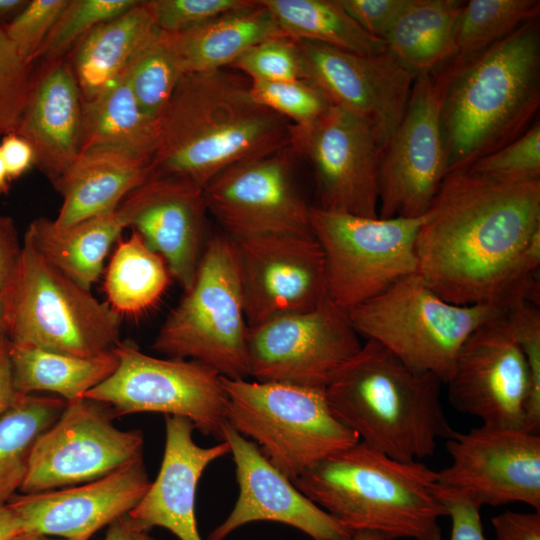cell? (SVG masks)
<instances>
[{
    "label": "cell",
    "mask_w": 540,
    "mask_h": 540,
    "mask_svg": "<svg viewBox=\"0 0 540 540\" xmlns=\"http://www.w3.org/2000/svg\"><path fill=\"white\" fill-rule=\"evenodd\" d=\"M150 483L143 459H139L82 485L21 493L8 503L26 534L91 540L98 530L127 515Z\"/></svg>",
    "instance_id": "7402d4cb"
},
{
    "label": "cell",
    "mask_w": 540,
    "mask_h": 540,
    "mask_svg": "<svg viewBox=\"0 0 540 540\" xmlns=\"http://www.w3.org/2000/svg\"><path fill=\"white\" fill-rule=\"evenodd\" d=\"M22 244L19 243L13 220L0 214V298L14 276Z\"/></svg>",
    "instance_id": "681fc988"
},
{
    "label": "cell",
    "mask_w": 540,
    "mask_h": 540,
    "mask_svg": "<svg viewBox=\"0 0 540 540\" xmlns=\"http://www.w3.org/2000/svg\"><path fill=\"white\" fill-rule=\"evenodd\" d=\"M349 540H393L392 538L380 532L361 530L352 534Z\"/></svg>",
    "instance_id": "9f6ffc18"
},
{
    "label": "cell",
    "mask_w": 540,
    "mask_h": 540,
    "mask_svg": "<svg viewBox=\"0 0 540 540\" xmlns=\"http://www.w3.org/2000/svg\"><path fill=\"white\" fill-rule=\"evenodd\" d=\"M250 92L258 103L285 117L298 130L309 128L332 105L308 79L250 81Z\"/></svg>",
    "instance_id": "f35d334b"
},
{
    "label": "cell",
    "mask_w": 540,
    "mask_h": 540,
    "mask_svg": "<svg viewBox=\"0 0 540 540\" xmlns=\"http://www.w3.org/2000/svg\"><path fill=\"white\" fill-rule=\"evenodd\" d=\"M538 231L540 179L448 173L417 234V274L448 302L507 310L510 279Z\"/></svg>",
    "instance_id": "6da1fadb"
},
{
    "label": "cell",
    "mask_w": 540,
    "mask_h": 540,
    "mask_svg": "<svg viewBox=\"0 0 540 540\" xmlns=\"http://www.w3.org/2000/svg\"><path fill=\"white\" fill-rule=\"evenodd\" d=\"M294 151L229 166L211 179L202 194L207 213L233 240L270 233H312L310 207L292 174Z\"/></svg>",
    "instance_id": "e0dca14e"
},
{
    "label": "cell",
    "mask_w": 540,
    "mask_h": 540,
    "mask_svg": "<svg viewBox=\"0 0 540 540\" xmlns=\"http://www.w3.org/2000/svg\"><path fill=\"white\" fill-rule=\"evenodd\" d=\"M348 15L369 35L385 34L407 0H339Z\"/></svg>",
    "instance_id": "bcb514c9"
},
{
    "label": "cell",
    "mask_w": 540,
    "mask_h": 540,
    "mask_svg": "<svg viewBox=\"0 0 540 540\" xmlns=\"http://www.w3.org/2000/svg\"><path fill=\"white\" fill-rule=\"evenodd\" d=\"M296 41L307 79L332 105L368 123L385 148L406 112L417 75L388 50L358 54L314 41Z\"/></svg>",
    "instance_id": "ffe728a7"
},
{
    "label": "cell",
    "mask_w": 540,
    "mask_h": 540,
    "mask_svg": "<svg viewBox=\"0 0 540 540\" xmlns=\"http://www.w3.org/2000/svg\"><path fill=\"white\" fill-rule=\"evenodd\" d=\"M424 215L382 219L311 206L310 228L324 253L329 298L348 311L417 273L416 238Z\"/></svg>",
    "instance_id": "30bf717a"
},
{
    "label": "cell",
    "mask_w": 540,
    "mask_h": 540,
    "mask_svg": "<svg viewBox=\"0 0 540 540\" xmlns=\"http://www.w3.org/2000/svg\"><path fill=\"white\" fill-rule=\"evenodd\" d=\"M163 258L134 230L119 239L104 278L107 304L119 315H135L154 306L171 280Z\"/></svg>",
    "instance_id": "836d02e7"
},
{
    "label": "cell",
    "mask_w": 540,
    "mask_h": 540,
    "mask_svg": "<svg viewBox=\"0 0 540 540\" xmlns=\"http://www.w3.org/2000/svg\"><path fill=\"white\" fill-rule=\"evenodd\" d=\"M103 540H156L149 530L136 523L129 515H124L108 526Z\"/></svg>",
    "instance_id": "f5cc1de1"
},
{
    "label": "cell",
    "mask_w": 540,
    "mask_h": 540,
    "mask_svg": "<svg viewBox=\"0 0 540 540\" xmlns=\"http://www.w3.org/2000/svg\"><path fill=\"white\" fill-rule=\"evenodd\" d=\"M125 228H129V219L119 205L68 227H58L53 220L40 217L29 224L24 236L52 266L91 290L110 248Z\"/></svg>",
    "instance_id": "83f0119b"
},
{
    "label": "cell",
    "mask_w": 540,
    "mask_h": 540,
    "mask_svg": "<svg viewBox=\"0 0 540 540\" xmlns=\"http://www.w3.org/2000/svg\"><path fill=\"white\" fill-rule=\"evenodd\" d=\"M440 95L434 73L417 75L406 112L381 157L379 218L423 216L446 176Z\"/></svg>",
    "instance_id": "ac0fdd59"
},
{
    "label": "cell",
    "mask_w": 540,
    "mask_h": 540,
    "mask_svg": "<svg viewBox=\"0 0 540 540\" xmlns=\"http://www.w3.org/2000/svg\"><path fill=\"white\" fill-rule=\"evenodd\" d=\"M223 440L230 447L239 492L232 511L207 540H225L243 525L257 521L289 525L313 540L350 539L351 531L306 497L254 442L227 422L222 428Z\"/></svg>",
    "instance_id": "44dd1931"
},
{
    "label": "cell",
    "mask_w": 540,
    "mask_h": 540,
    "mask_svg": "<svg viewBox=\"0 0 540 540\" xmlns=\"http://www.w3.org/2000/svg\"><path fill=\"white\" fill-rule=\"evenodd\" d=\"M14 387L20 395L50 392L66 402L84 395L116 369L117 356L111 350L84 358L7 340Z\"/></svg>",
    "instance_id": "4dcf8cb0"
},
{
    "label": "cell",
    "mask_w": 540,
    "mask_h": 540,
    "mask_svg": "<svg viewBox=\"0 0 540 540\" xmlns=\"http://www.w3.org/2000/svg\"><path fill=\"white\" fill-rule=\"evenodd\" d=\"M66 401L58 396L21 395L0 416V502L20 491L37 439L60 417Z\"/></svg>",
    "instance_id": "e575fe53"
},
{
    "label": "cell",
    "mask_w": 540,
    "mask_h": 540,
    "mask_svg": "<svg viewBox=\"0 0 540 540\" xmlns=\"http://www.w3.org/2000/svg\"><path fill=\"white\" fill-rule=\"evenodd\" d=\"M34 74L0 26V137L16 131Z\"/></svg>",
    "instance_id": "7bdbcfd3"
},
{
    "label": "cell",
    "mask_w": 540,
    "mask_h": 540,
    "mask_svg": "<svg viewBox=\"0 0 540 540\" xmlns=\"http://www.w3.org/2000/svg\"><path fill=\"white\" fill-rule=\"evenodd\" d=\"M104 404L67 402L56 422L33 446L22 494L66 488L99 479L142 459L141 430H122Z\"/></svg>",
    "instance_id": "4fadbf2b"
},
{
    "label": "cell",
    "mask_w": 540,
    "mask_h": 540,
    "mask_svg": "<svg viewBox=\"0 0 540 540\" xmlns=\"http://www.w3.org/2000/svg\"><path fill=\"white\" fill-rule=\"evenodd\" d=\"M446 384L456 410L480 419L482 424L524 427L529 372L506 312L470 334Z\"/></svg>",
    "instance_id": "d6986e66"
},
{
    "label": "cell",
    "mask_w": 540,
    "mask_h": 540,
    "mask_svg": "<svg viewBox=\"0 0 540 540\" xmlns=\"http://www.w3.org/2000/svg\"><path fill=\"white\" fill-rule=\"evenodd\" d=\"M233 241L248 327L312 310L328 296L324 253L312 233Z\"/></svg>",
    "instance_id": "2e32d148"
},
{
    "label": "cell",
    "mask_w": 540,
    "mask_h": 540,
    "mask_svg": "<svg viewBox=\"0 0 540 540\" xmlns=\"http://www.w3.org/2000/svg\"><path fill=\"white\" fill-rule=\"evenodd\" d=\"M27 2L28 0H0V26L10 22Z\"/></svg>",
    "instance_id": "11a10c76"
},
{
    "label": "cell",
    "mask_w": 540,
    "mask_h": 540,
    "mask_svg": "<svg viewBox=\"0 0 540 540\" xmlns=\"http://www.w3.org/2000/svg\"><path fill=\"white\" fill-rule=\"evenodd\" d=\"M465 170L508 181L540 179L539 121L515 140L478 159Z\"/></svg>",
    "instance_id": "60d3db41"
},
{
    "label": "cell",
    "mask_w": 540,
    "mask_h": 540,
    "mask_svg": "<svg viewBox=\"0 0 540 540\" xmlns=\"http://www.w3.org/2000/svg\"><path fill=\"white\" fill-rule=\"evenodd\" d=\"M83 98L67 56L44 61L33 74L15 133L34 152V164L55 185L81 153Z\"/></svg>",
    "instance_id": "d4e9b609"
},
{
    "label": "cell",
    "mask_w": 540,
    "mask_h": 540,
    "mask_svg": "<svg viewBox=\"0 0 540 540\" xmlns=\"http://www.w3.org/2000/svg\"><path fill=\"white\" fill-rule=\"evenodd\" d=\"M284 34L294 40L322 43L358 54L387 50L384 40L366 33L339 0H260Z\"/></svg>",
    "instance_id": "d6a6232c"
},
{
    "label": "cell",
    "mask_w": 540,
    "mask_h": 540,
    "mask_svg": "<svg viewBox=\"0 0 540 540\" xmlns=\"http://www.w3.org/2000/svg\"><path fill=\"white\" fill-rule=\"evenodd\" d=\"M159 32L146 1H140L84 35L67 54L83 100L93 98L125 72Z\"/></svg>",
    "instance_id": "f1b7e54d"
},
{
    "label": "cell",
    "mask_w": 540,
    "mask_h": 540,
    "mask_svg": "<svg viewBox=\"0 0 540 540\" xmlns=\"http://www.w3.org/2000/svg\"><path fill=\"white\" fill-rule=\"evenodd\" d=\"M248 324L233 239L208 238L195 280L160 328L153 349L198 361L229 379L249 377Z\"/></svg>",
    "instance_id": "ba28073f"
},
{
    "label": "cell",
    "mask_w": 540,
    "mask_h": 540,
    "mask_svg": "<svg viewBox=\"0 0 540 540\" xmlns=\"http://www.w3.org/2000/svg\"><path fill=\"white\" fill-rule=\"evenodd\" d=\"M290 147L311 164L323 210L378 217L384 147L368 123L331 105L309 128L291 124Z\"/></svg>",
    "instance_id": "9a60e30c"
},
{
    "label": "cell",
    "mask_w": 540,
    "mask_h": 540,
    "mask_svg": "<svg viewBox=\"0 0 540 540\" xmlns=\"http://www.w3.org/2000/svg\"><path fill=\"white\" fill-rule=\"evenodd\" d=\"M464 2L407 0L384 41L387 50L416 75L436 73L452 58Z\"/></svg>",
    "instance_id": "f546056e"
},
{
    "label": "cell",
    "mask_w": 540,
    "mask_h": 540,
    "mask_svg": "<svg viewBox=\"0 0 540 540\" xmlns=\"http://www.w3.org/2000/svg\"><path fill=\"white\" fill-rule=\"evenodd\" d=\"M2 302L7 340L15 344L90 358L120 341L122 316L52 266L26 236Z\"/></svg>",
    "instance_id": "8992f818"
},
{
    "label": "cell",
    "mask_w": 540,
    "mask_h": 540,
    "mask_svg": "<svg viewBox=\"0 0 540 540\" xmlns=\"http://www.w3.org/2000/svg\"><path fill=\"white\" fill-rule=\"evenodd\" d=\"M538 0H470L464 2L450 61L436 73L470 62L521 26L538 19Z\"/></svg>",
    "instance_id": "d590c367"
},
{
    "label": "cell",
    "mask_w": 540,
    "mask_h": 540,
    "mask_svg": "<svg viewBox=\"0 0 540 540\" xmlns=\"http://www.w3.org/2000/svg\"><path fill=\"white\" fill-rule=\"evenodd\" d=\"M451 463L436 471L441 489L476 507L523 503L540 511V435L482 424L445 439Z\"/></svg>",
    "instance_id": "5bb4252c"
},
{
    "label": "cell",
    "mask_w": 540,
    "mask_h": 540,
    "mask_svg": "<svg viewBox=\"0 0 540 540\" xmlns=\"http://www.w3.org/2000/svg\"><path fill=\"white\" fill-rule=\"evenodd\" d=\"M152 176L148 158L112 148L86 149L54 185L63 201L53 222L68 227L113 211Z\"/></svg>",
    "instance_id": "484cf974"
},
{
    "label": "cell",
    "mask_w": 540,
    "mask_h": 540,
    "mask_svg": "<svg viewBox=\"0 0 540 540\" xmlns=\"http://www.w3.org/2000/svg\"><path fill=\"white\" fill-rule=\"evenodd\" d=\"M193 423L180 416H165V446L156 479L128 513L146 530L162 527L179 540H202L195 503L199 480L215 460L230 454L226 441L202 447L195 443Z\"/></svg>",
    "instance_id": "cb8c5ba5"
},
{
    "label": "cell",
    "mask_w": 540,
    "mask_h": 540,
    "mask_svg": "<svg viewBox=\"0 0 540 540\" xmlns=\"http://www.w3.org/2000/svg\"><path fill=\"white\" fill-rule=\"evenodd\" d=\"M9 178L4 164L3 156L0 149V194L6 193L9 189Z\"/></svg>",
    "instance_id": "6f0895ef"
},
{
    "label": "cell",
    "mask_w": 540,
    "mask_h": 540,
    "mask_svg": "<svg viewBox=\"0 0 540 540\" xmlns=\"http://www.w3.org/2000/svg\"><path fill=\"white\" fill-rule=\"evenodd\" d=\"M114 372L84 398L106 405L114 417L141 412L189 419L196 430L222 441L227 397L221 376L195 360L157 358L132 341L113 348Z\"/></svg>",
    "instance_id": "8fae6325"
},
{
    "label": "cell",
    "mask_w": 540,
    "mask_h": 540,
    "mask_svg": "<svg viewBox=\"0 0 540 540\" xmlns=\"http://www.w3.org/2000/svg\"><path fill=\"white\" fill-rule=\"evenodd\" d=\"M15 540H69V539L46 536V535L24 534Z\"/></svg>",
    "instance_id": "91938a15"
},
{
    "label": "cell",
    "mask_w": 540,
    "mask_h": 540,
    "mask_svg": "<svg viewBox=\"0 0 540 540\" xmlns=\"http://www.w3.org/2000/svg\"><path fill=\"white\" fill-rule=\"evenodd\" d=\"M446 175L518 138L540 106V34L529 22L458 69L434 73Z\"/></svg>",
    "instance_id": "3957f363"
},
{
    "label": "cell",
    "mask_w": 540,
    "mask_h": 540,
    "mask_svg": "<svg viewBox=\"0 0 540 540\" xmlns=\"http://www.w3.org/2000/svg\"><path fill=\"white\" fill-rule=\"evenodd\" d=\"M20 396L14 387L6 340L0 347V416L10 409Z\"/></svg>",
    "instance_id": "816d5d0a"
},
{
    "label": "cell",
    "mask_w": 540,
    "mask_h": 540,
    "mask_svg": "<svg viewBox=\"0 0 540 540\" xmlns=\"http://www.w3.org/2000/svg\"><path fill=\"white\" fill-rule=\"evenodd\" d=\"M435 492L447 509L452 528L450 540H486L480 508L464 498L441 489L435 483Z\"/></svg>",
    "instance_id": "7dc6e473"
},
{
    "label": "cell",
    "mask_w": 540,
    "mask_h": 540,
    "mask_svg": "<svg viewBox=\"0 0 540 540\" xmlns=\"http://www.w3.org/2000/svg\"><path fill=\"white\" fill-rule=\"evenodd\" d=\"M435 375L410 368L378 342L366 339L325 388L335 417L359 441L403 461L435 454L454 431Z\"/></svg>",
    "instance_id": "5b68a950"
},
{
    "label": "cell",
    "mask_w": 540,
    "mask_h": 540,
    "mask_svg": "<svg viewBox=\"0 0 540 540\" xmlns=\"http://www.w3.org/2000/svg\"><path fill=\"white\" fill-rule=\"evenodd\" d=\"M506 311L493 304L448 302L414 273L347 313L359 336L378 342L410 368L431 373L446 384L470 334Z\"/></svg>",
    "instance_id": "9c48e42d"
},
{
    "label": "cell",
    "mask_w": 540,
    "mask_h": 540,
    "mask_svg": "<svg viewBox=\"0 0 540 540\" xmlns=\"http://www.w3.org/2000/svg\"><path fill=\"white\" fill-rule=\"evenodd\" d=\"M230 67L250 81L279 82L307 79L306 65L297 41L280 36L251 46Z\"/></svg>",
    "instance_id": "ab89813d"
},
{
    "label": "cell",
    "mask_w": 540,
    "mask_h": 540,
    "mask_svg": "<svg viewBox=\"0 0 540 540\" xmlns=\"http://www.w3.org/2000/svg\"><path fill=\"white\" fill-rule=\"evenodd\" d=\"M507 320L524 354L529 372V395L524 429L540 431V309L530 302H519L506 311Z\"/></svg>",
    "instance_id": "b9f144b4"
},
{
    "label": "cell",
    "mask_w": 540,
    "mask_h": 540,
    "mask_svg": "<svg viewBox=\"0 0 540 540\" xmlns=\"http://www.w3.org/2000/svg\"><path fill=\"white\" fill-rule=\"evenodd\" d=\"M254 0H147L157 28L178 34L196 28L219 15L246 7Z\"/></svg>",
    "instance_id": "f6af8a7d"
},
{
    "label": "cell",
    "mask_w": 540,
    "mask_h": 540,
    "mask_svg": "<svg viewBox=\"0 0 540 540\" xmlns=\"http://www.w3.org/2000/svg\"><path fill=\"white\" fill-rule=\"evenodd\" d=\"M361 346L347 311L327 296L312 310L248 327L249 376L325 389Z\"/></svg>",
    "instance_id": "7c38bea8"
},
{
    "label": "cell",
    "mask_w": 540,
    "mask_h": 540,
    "mask_svg": "<svg viewBox=\"0 0 540 540\" xmlns=\"http://www.w3.org/2000/svg\"><path fill=\"white\" fill-rule=\"evenodd\" d=\"M291 123L225 69L184 74L158 120L153 176L203 188L229 166L289 147Z\"/></svg>",
    "instance_id": "7a4b0ae2"
},
{
    "label": "cell",
    "mask_w": 540,
    "mask_h": 540,
    "mask_svg": "<svg viewBox=\"0 0 540 540\" xmlns=\"http://www.w3.org/2000/svg\"><path fill=\"white\" fill-rule=\"evenodd\" d=\"M26 534L22 521L9 503L0 502V540H15Z\"/></svg>",
    "instance_id": "db71d44e"
},
{
    "label": "cell",
    "mask_w": 540,
    "mask_h": 540,
    "mask_svg": "<svg viewBox=\"0 0 540 540\" xmlns=\"http://www.w3.org/2000/svg\"><path fill=\"white\" fill-rule=\"evenodd\" d=\"M69 0H28L6 25V36L19 55L33 64Z\"/></svg>",
    "instance_id": "ee69618b"
},
{
    "label": "cell",
    "mask_w": 540,
    "mask_h": 540,
    "mask_svg": "<svg viewBox=\"0 0 540 540\" xmlns=\"http://www.w3.org/2000/svg\"><path fill=\"white\" fill-rule=\"evenodd\" d=\"M496 540H540V511L506 510L491 519Z\"/></svg>",
    "instance_id": "c3c4849f"
},
{
    "label": "cell",
    "mask_w": 540,
    "mask_h": 540,
    "mask_svg": "<svg viewBox=\"0 0 540 540\" xmlns=\"http://www.w3.org/2000/svg\"><path fill=\"white\" fill-rule=\"evenodd\" d=\"M126 70L93 98L83 100L81 152L94 147L112 148L151 160L157 145L158 122L141 109Z\"/></svg>",
    "instance_id": "1f68e13d"
},
{
    "label": "cell",
    "mask_w": 540,
    "mask_h": 540,
    "mask_svg": "<svg viewBox=\"0 0 540 540\" xmlns=\"http://www.w3.org/2000/svg\"><path fill=\"white\" fill-rule=\"evenodd\" d=\"M0 149L10 181L22 176L34 164L31 145L15 132L2 137Z\"/></svg>",
    "instance_id": "f907efd6"
},
{
    "label": "cell",
    "mask_w": 540,
    "mask_h": 540,
    "mask_svg": "<svg viewBox=\"0 0 540 540\" xmlns=\"http://www.w3.org/2000/svg\"><path fill=\"white\" fill-rule=\"evenodd\" d=\"M7 336H6V328H5V321H4V310H3V302L0 298V347L6 342Z\"/></svg>",
    "instance_id": "680465c9"
},
{
    "label": "cell",
    "mask_w": 540,
    "mask_h": 540,
    "mask_svg": "<svg viewBox=\"0 0 540 540\" xmlns=\"http://www.w3.org/2000/svg\"><path fill=\"white\" fill-rule=\"evenodd\" d=\"M140 1L69 0L45 40L37 59H42L44 62L67 56L75 44L89 31L124 14Z\"/></svg>",
    "instance_id": "74e56055"
},
{
    "label": "cell",
    "mask_w": 540,
    "mask_h": 540,
    "mask_svg": "<svg viewBox=\"0 0 540 540\" xmlns=\"http://www.w3.org/2000/svg\"><path fill=\"white\" fill-rule=\"evenodd\" d=\"M130 87L143 112L158 122L181 77L166 33L157 36L127 68Z\"/></svg>",
    "instance_id": "8d00e7d4"
},
{
    "label": "cell",
    "mask_w": 540,
    "mask_h": 540,
    "mask_svg": "<svg viewBox=\"0 0 540 540\" xmlns=\"http://www.w3.org/2000/svg\"><path fill=\"white\" fill-rule=\"evenodd\" d=\"M436 471L403 462L358 441L318 461L293 484L352 533L393 540H442L448 512L435 492Z\"/></svg>",
    "instance_id": "277c9868"
},
{
    "label": "cell",
    "mask_w": 540,
    "mask_h": 540,
    "mask_svg": "<svg viewBox=\"0 0 540 540\" xmlns=\"http://www.w3.org/2000/svg\"><path fill=\"white\" fill-rule=\"evenodd\" d=\"M120 206L129 227L163 258L171 277L187 291L207 243L202 188L173 177L152 176Z\"/></svg>",
    "instance_id": "603a6c76"
},
{
    "label": "cell",
    "mask_w": 540,
    "mask_h": 540,
    "mask_svg": "<svg viewBox=\"0 0 540 540\" xmlns=\"http://www.w3.org/2000/svg\"><path fill=\"white\" fill-rule=\"evenodd\" d=\"M225 420L290 480L358 436L333 414L324 388L221 376Z\"/></svg>",
    "instance_id": "52a82bcc"
},
{
    "label": "cell",
    "mask_w": 540,
    "mask_h": 540,
    "mask_svg": "<svg viewBox=\"0 0 540 540\" xmlns=\"http://www.w3.org/2000/svg\"><path fill=\"white\" fill-rule=\"evenodd\" d=\"M166 34L183 74L224 69L256 43L286 36L260 0L191 30Z\"/></svg>",
    "instance_id": "4316f807"
}]
</instances>
